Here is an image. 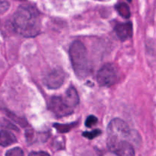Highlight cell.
<instances>
[{
	"instance_id": "cell-1",
	"label": "cell",
	"mask_w": 156,
	"mask_h": 156,
	"mask_svg": "<svg viewBox=\"0 0 156 156\" xmlns=\"http://www.w3.org/2000/svg\"><path fill=\"white\" fill-rule=\"evenodd\" d=\"M14 30L25 37H33L41 31V16L37 9L30 5H21L12 20Z\"/></svg>"
},
{
	"instance_id": "cell-2",
	"label": "cell",
	"mask_w": 156,
	"mask_h": 156,
	"mask_svg": "<svg viewBox=\"0 0 156 156\" xmlns=\"http://www.w3.org/2000/svg\"><path fill=\"white\" fill-rule=\"evenodd\" d=\"M70 59L73 69L79 79H83L90 73L89 59L85 45L81 41H76L69 49Z\"/></svg>"
},
{
	"instance_id": "cell-3",
	"label": "cell",
	"mask_w": 156,
	"mask_h": 156,
	"mask_svg": "<svg viewBox=\"0 0 156 156\" xmlns=\"http://www.w3.org/2000/svg\"><path fill=\"white\" fill-rule=\"evenodd\" d=\"M131 135L132 132L126 122L118 118L114 119L108 126L107 144L110 146L121 141L129 142Z\"/></svg>"
},
{
	"instance_id": "cell-4",
	"label": "cell",
	"mask_w": 156,
	"mask_h": 156,
	"mask_svg": "<svg viewBox=\"0 0 156 156\" xmlns=\"http://www.w3.org/2000/svg\"><path fill=\"white\" fill-rule=\"evenodd\" d=\"M119 72L114 64L108 63L100 69L97 81L101 86H111L119 80Z\"/></svg>"
},
{
	"instance_id": "cell-5",
	"label": "cell",
	"mask_w": 156,
	"mask_h": 156,
	"mask_svg": "<svg viewBox=\"0 0 156 156\" xmlns=\"http://www.w3.org/2000/svg\"><path fill=\"white\" fill-rule=\"evenodd\" d=\"M65 80V73L62 70L57 69H53L44 78V84L46 86L51 89L59 88L63 84Z\"/></svg>"
},
{
	"instance_id": "cell-6",
	"label": "cell",
	"mask_w": 156,
	"mask_h": 156,
	"mask_svg": "<svg viewBox=\"0 0 156 156\" xmlns=\"http://www.w3.org/2000/svg\"><path fill=\"white\" fill-rule=\"evenodd\" d=\"M50 110L53 114L59 117H66L73 114V110L67 107L62 100L61 97L54 96L51 98L50 104Z\"/></svg>"
},
{
	"instance_id": "cell-7",
	"label": "cell",
	"mask_w": 156,
	"mask_h": 156,
	"mask_svg": "<svg viewBox=\"0 0 156 156\" xmlns=\"http://www.w3.org/2000/svg\"><path fill=\"white\" fill-rule=\"evenodd\" d=\"M108 146L117 156H135V151L129 141H121Z\"/></svg>"
},
{
	"instance_id": "cell-8",
	"label": "cell",
	"mask_w": 156,
	"mask_h": 156,
	"mask_svg": "<svg viewBox=\"0 0 156 156\" xmlns=\"http://www.w3.org/2000/svg\"><path fill=\"white\" fill-rule=\"evenodd\" d=\"M61 98H62V101L65 103V105L73 110L75 107L77 106L79 102V95H78V93L73 87L69 88L66 91L63 97Z\"/></svg>"
},
{
	"instance_id": "cell-9",
	"label": "cell",
	"mask_w": 156,
	"mask_h": 156,
	"mask_svg": "<svg viewBox=\"0 0 156 156\" xmlns=\"http://www.w3.org/2000/svg\"><path fill=\"white\" fill-rule=\"evenodd\" d=\"M115 31L117 36L122 41H126L132 37L133 26L129 22L118 24L115 27Z\"/></svg>"
},
{
	"instance_id": "cell-10",
	"label": "cell",
	"mask_w": 156,
	"mask_h": 156,
	"mask_svg": "<svg viewBox=\"0 0 156 156\" xmlns=\"http://www.w3.org/2000/svg\"><path fill=\"white\" fill-rule=\"evenodd\" d=\"M17 142L15 136L8 130H2L0 132V146H9Z\"/></svg>"
},
{
	"instance_id": "cell-11",
	"label": "cell",
	"mask_w": 156,
	"mask_h": 156,
	"mask_svg": "<svg viewBox=\"0 0 156 156\" xmlns=\"http://www.w3.org/2000/svg\"><path fill=\"white\" fill-rule=\"evenodd\" d=\"M117 10L118 11L119 14L122 15L124 18H129L130 16V11H129V8L126 3L121 2L119 3L116 7Z\"/></svg>"
},
{
	"instance_id": "cell-12",
	"label": "cell",
	"mask_w": 156,
	"mask_h": 156,
	"mask_svg": "<svg viewBox=\"0 0 156 156\" xmlns=\"http://www.w3.org/2000/svg\"><path fill=\"white\" fill-rule=\"evenodd\" d=\"M5 156H24V152L21 148H13L6 152Z\"/></svg>"
},
{
	"instance_id": "cell-13",
	"label": "cell",
	"mask_w": 156,
	"mask_h": 156,
	"mask_svg": "<svg viewBox=\"0 0 156 156\" xmlns=\"http://www.w3.org/2000/svg\"><path fill=\"white\" fill-rule=\"evenodd\" d=\"M101 133V131L100 129H94V130L91 131V132H85L82 133V135L86 138L92 140V139L95 138V137L98 136Z\"/></svg>"
},
{
	"instance_id": "cell-14",
	"label": "cell",
	"mask_w": 156,
	"mask_h": 156,
	"mask_svg": "<svg viewBox=\"0 0 156 156\" xmlns=\"http://www.w3.org/2000/svg\"><path fill=\"white\" fill-rule=\"evenodd\" d=\"M98 122V119L96 118L94 116H89V117L87 118L86 121H85V125H86L87 127H92L93 126H94V125L97 123Z\"/></svg>"
},
{
	"instance_id": "cell-15",
	"label": "cell",
	"mask_w": 156,
	"mask_h": 156,
	"mask_svg": "<svg viewBox=\"0 0 156 156\" xmlns=\"http://www.w3.org/2000/svg\"><path fill=\"white\" fill-rule=\"evenodd\" d=\"M9 2L7 1H0V14H3L8 11V9H9Z\"/></svg>"
},
{
	"instance_id": "cell-16",
	"label": "cell",
	"mask_w": 156,
	"mask_h": 156,
	"mask_svg": "<svg viewBox=\"0 0 156 156\" xmlns=\"http://www.w3.org/2000/svg\"><path fill=\"white\" fill-rule=\"evenodd\" d=\"M55 127L57 129V130H59V132H67L68 130H69L72 127V125H69V126H66V125H59V124H55Z\"/></svg>"
},
{
	"instance_id": "cell-17",
	"label": "cell",
	"mask_w": 156,
	"mask_h": 156,
	"mask_svg": "<svg viewBox=\"0 0 156 156\" xmlns=\"http://www.w3.org/2000/svg\"><path fill=\"white\" fill-rule=\"evenodd\" d=\"M28 156H50V155L45 152H32L29 154Z\"/></svg>"
}]
</instances>
